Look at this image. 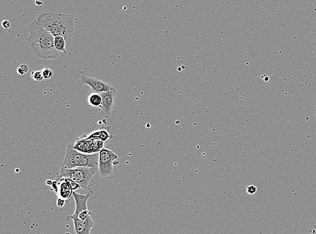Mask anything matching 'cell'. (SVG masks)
<instances>
[{"mask_svg": "<svg viewBox=\"0 0 316 234\" xmlns=\"http://www.w3.org/2000/svg\"><path fill=\"white\" fill-rule=\"evenodd\" d=\"M30 36L27 39L32 51L39 58L55 59L61 55V52L55 49V37L38 23L37 20L31 22L28 28Z\"/></svg>", "mask_w": 316, "mask_h": 234, "instance_id": "cell-1", "label": "cell"}, {"mask_svg": "<svg viewBox=\"0 0 316 234\" xmlns=\"http://www.w3.org/2000/svg\"><path fill=\"white\" fill-rule=\"evenodd\" d=\"M38 23L54 37L65 38L67 46H71L76 31L75 18L72 15L55 12H44L38 16Z\"/></svg>", "mask_w": 316, "mask_h": 234, "instance_id": "cell-2", "label": "cell"}, {"mask_svg": "<svg viewBox=\"0 0 316 234\" xmlns=\"http://www.w3.org/2000/svg\"><path fill=\"white\" fill-rule=\"evenodd\" d=\"M73 145L67 147L66 155L63 160L61 169H72L81 167L95 168L98 170L99 154H86L74 149Z\"/></svg>", "mask_w": 316, "mask_h": 234, "instance_id": "cell-3", "label": "cell"}, {"mask_svg": "<svg viewBox=\"0 0 316 234\" xmlns=\"http://www.w3.org/2000/svg\"><path fill=\"white\" fill-rule=\"evenodd\" d=\"M98 171L95 168H75L72 169H61L59 173V178H67L79 184L81 188L90 190L93 180V176Z\"/></svg>", "mask_w": 316, "mask_h": 234, "instance_id": "cell-4", "label": "cell"}, {"mask_svg": "<svg viewBox=\"0 0 316 234\" xmlns=\"http://www.w3.org/2000/svg\"><path fill=\"white\" fill-rule=\"evenodd\" d=\"M98 172L102 177H108L114 171V165H118V156L110 149H103L98 153Z\"/></svg>", "mask_w": 316, "mask_h": 234, "instance_id": "cell-5", "label": "cell"}, {"mask_svg": "<svg viewBox=\"0 0 316 234\" xmlns=\"http://www.w3.org/2000/svg\"><path fill=\"white\" fill-rule=\"evenodd\" d=\"M79 83L81 84V85H89L94 93H107V92H110L115 89L112 85L106 83L102 80L96 79V78L86 77V76H83L81 77Z\"/></svg>", "mask_w": 316, "mask_h": 234, "instance_id": "cell-6", "label": "cell"}, {"mask_svg": "<svg viewBox=\"0 0 316 234\" xmlns=\"http://www.w3.org/2000/svg\"><path fill=\"white\" fill-rule=\"evenodd\" d=\"M67 219L73 220L76 234H90V231L94 227V222L92 218V215H90L85 219H81L73 215H68Z\"/></svg>", "mask_w": 316, "mask_h": 234, "instance_id": "cell-7", "label": "cell"}, {"mask_svg": "<svg viewBox=\"0 0 316 234\" xmlns=\"http://www.w3.org/2000/svg\"><path fill=\"white\" fill-rule=\"evenodd\" d=\"M102 96V103L101 105V112L102 115L109 117L112 114L113 111L116 106L117 90H112L107 93H100Z\"/></svg>", "mask_w": 316, "mask_h": 234, "instance_id": "cell-8", "label": "cell"}, {"mask_svg": "<svg viewBox=\"0 0 316 234\" xmlns=\"http://www.w3.org/2000/svg\"><path fill=\"white\" fill-rule=\"evenodd\" d=\"M57 182L59 184L58 190L57 192L58 198L68 200L72 196H73L74 192L73 189L69 185L68 180L66 178H60Z\"/></svg>", "mask_w": 316, "mask_h": 234, "instance_id": "cell-9", "label": "cell"}, {"mask_svg": "<svg viewBox=\"0 0 316 234\" xmlns=\"http://www.w3.org/2000/svg\"><path fill=\"white\" fill-rule=\"evenodd\" d=\"M110 127H102L99 130L94 131L90 133L89 135H87V139H96L98 140L102 141L104 143H107L111 139H114V137L110 134Z\"/></svg>", "mask_w": 316, "mask_h": 234, "instance_id": "cell-10", "label": "cell"}, {"mask_svg": "<svg viewBox=\"0 0 316 234\" xmlns=\"http://www.w3.org/2000/svg\"><path fill=\"white\" fill-rule=\"evenodd\" d=\"M104 142L96 139H89L87 143V154L98 153L103 149Z\"/></svg>", "mask_w": 316, "mask_h": 234, "instance_id": "cell-11", "label": "cell"}, {"mask_svg": "<svg viewBox=\"0 0 316 234\" xmlns=\"http://www.w3.org/2000/svg\"><path fill=\"white\" fill-rule=\"evenodd\" d=\"M87 135L80 137L76 139L75 145H73V149L81 153L87 154Z\"/></svg>", "mask_w": 316, "mask_h": 234, "instance_id": "cell-12", "label": "cell"}, {"mask_svg": "<svg viewBox=\"0 0 316 234\" xmlns=\"http://www.w3.org/2000/svg\"><path fill=\"white\" fill-rule=\"evenodd\" d=\"M88 102L92 108H100L102 103V96L100 94L92 93L88 98Z\"/></svg>", "mask_w": 316, "mask_h": 234, "instance_id": "cell-13", "label": "cell"}, {"mask_svg": "<svg viewBox=\"0 0 316 234\" xmlns=\"http://www.w3.org/2000/svg\"><path fill=\"white\" fill-rule=\"evenodd\" d=\"M66 42L64 38L61 36L55 37L54 45L55 49L57 51L61 53H66V49H65V46H66Z\"/></svg>", "mask_w": 316, "mask_h": 234, "instance_id": "cell-14", "label": "cell"}, {"mask_svg": "<svg viewBox=\"0 0 316 234\" xmlns=\"http://www.w3.org/2000/svg\"><path fill=\"white\" fill-rule=\"evenodd\" d=\"M31 78L36 82H42L44 79L42 71H34L31 73Z\"/></svg>", "mask_w": 316, "mask_h": 234, "instance_id": "cell-15", "label": "cell"}, {"mask_svg": "<svg viewBox=\"0 0 316 234\" xmlns=\"http://www.w3.org/2000/svg\"><path fill=\"white\" fill-rule=\"evenodd\" d=\"M57 205L61 210L64 211L68 209L66 206L69 207V203L67 200H65L64 199L58 198L57 200Z\"/></svg>", "mask_w": 316, "mask_h": 234, "instance_id": "cell-16", "label": "cell"}, {"mask_svg": "<svg viewBox=\"0 0 316 234\" xmlns=\"http://www.w3.org/2000/svg\"><path fill=\"white\" fill-rule=\"evenodd\" d=\"M28 70H29V68H28V65L21 64L18 68L16 71H17L18 74H19L20 75L23 76L28 73Z\"/></svg>", "mask_w": 316, "mask_h": 234, "instance_id": "cell-17", "label": "cell"}, {"mask_svg": "<svg viewBox=\"0 0 316 234\" xmlns=\"http://www.w3.org/2000/svg\"><path fill=\"white\" fill-rule=\"evenodd\" d=\"M42 71L44 79H49L52 77L53 72L50 69H49V68H45Z\"/></svg>", "mask_w": 316, "mask_h": 234, "instance_id": "cell-18", "label": "cell"}, {"mask_svg": "<svg viewBox=\"0 0 316 234\" xmlns=\"http://www.w3.org/2000/svg\"><path fill=\"white\" fill-rule=\"evenodd\" d=\"M246 191L248 194L253 195L257 192V187L254 185H249L246 188Z\"/></svg>", "mask_w": 316, "mask_h": 234, "instance_id": "cell-19", "label": "cell"}, {"mask_svg": "<svg viewBox=\"0 0 316 234\" xmlns=\"http://www.w3.org/2000/svg\"><path fill=\"white\" fill-rule=\"evenodd\" d=\"M67 179V178H66ZM68 180L69 185H71L72 189H73V191H75L76 190H78V189L81 188V186L77 183H76L75 182H74L73 180L71 179Z\"/></svg>", "mask_w": 316, "mask_h": 234, "instance_id": "cell-20", "label": "cell"}, {"mask_svg": "<svg viewBox=\"0 0 316 234\" xmlns=\"http://www.w3.org/2000/svg\"><path fill=\"white\" fill-rule=\"evenodd\" d=\"M51 187H52L53 190H54L55 192L57 193V190H58V188H59L58 182L53 181V184H52V186H51Z\"/></svg>", "mask_w": 316, "mask_h": 234, "instance_id": "cell-21", "label": "cell"}, {"mask_svg": "<svg viewBox=\"0 0 316 234\" xmlns=\"http://www.w3.org/2000/svg\"><path fill=\"white\" fill-rule=\"evenodd\" d=\"M2 26L6 29H8L10 27V23L8 20H4V21L2 22Z\"/></svg>", "mask_w": 316, "mask_h": 234, "instance_id": "cell-22", "label": "cell"}, {"mask_svg": "<svg viewBox=\"0 0 316 234\" xmlns=\"http://www.w3.org/2000/svg\"><path fill=\"white\" fill-rule=\"evenodd\" d=\"M47 185H49V186H52V184H53V182H52V181H51V180H47Z\"/></svg>", "mask_w": 316, "mask_h": 234, "instance_id": "cell-23", "label": "cell"}, {"mask_svg": "<svg viewBox=\"0 0 316 234\" xmlns=\"http://www.w3.org/2000/svg\"><path fill=\"white\" fill-rule=\"evenodd\" d=\"M315 112H316V106H315Z\"/></svg>", "mask_w": 316, "mask_h": 234, "instance_id": "cell-24", "label": "cell"}]
</instances>
